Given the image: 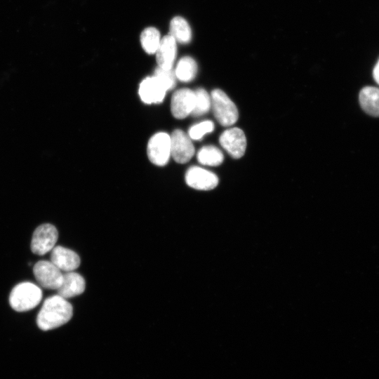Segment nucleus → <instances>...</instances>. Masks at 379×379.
Instances as JSON below:
<instances>
[{
  "label": "nucleus",
  "instance_id": "0eeeda50",
  "mask_svg": "<svg viewBox=\"0 0 379 379\" xmlns=\"http://www.w3.org/2000/svg\"><path fill=\"white\" fill-rule=\"evenodd\" d=\"M170 136L171 154L173 159L179 164L188 162L194 154L192 139L180 129L175 130Z\"/></svg>",
  "mask_w": 379,
  "mask_h": 379
},
{
  "label": "nucleus",
  "instance_id": "5701e85b",
  "mask_svg": "<svg viewBox=\"0 0 379 379\" xmlns=\"http://www.w3.org/2000/svg\"><path fill=\"white\" fill-rule=\"evenodd\" d=\"M373 77L375 81L379 85V59L373 69Z\"/></svg>",
  "mask_w": 379,
  "mask_h": 379
},
{
  "label": "nucleus",
  "instance_id": "4468645a",
  "mask_svg": "<svg viewBox=\"0 0 379 379\" xmlns=\"http://www.w3.org/2000/svg\"><path fill=\"white\" fill-rule=\"evenodd\" d=\"M156 53L158 67L165 69H172L177 53L175 40L170 34L163 37Z\"/></svg>",
  "mask_w": 379,
  "mask_h": 379
},
{
  "label": "nucleus",
  "instance_id": "a211bd4d",
  "mask_svg": "<svg viewBox=\"0 0 379 379\" xmlns=\"http://www.w3.org/2000/svg\"><path fill=\"white\" fill-rule=\"evenodd\" d=\"M175 74L176 78L182 82L192 81L197 72V65L191 57H183L178 62Z\"/></svg>",
  "mask_w": 379,
  "mask_h": 379
},
{
  "label": "nucleus",
  "instance_id": "dca6fc26",
  "mask_svg": "<svg viewBox=\"0 0 379 379\" xmlns=\"http://www.w3.org/2000/svg\"><path fill=\"white\" fill-rule=\"evenodd\" d=\"M170 35L181 44H187L190 41L192 32L187 22L182 17H175L170 23Z\"/></svg>",
  "mask_w": 379,
  "mask_h": 379
},
{
  "label": "nucleus",
  "instance_id": "ddd939ff",
  "mask_svg": "<svg viewBox=\"0 0 379 379\" xmlns=\"http://www.w3.org/2000/svg\"><path fill=\"white\" fill-rule=\"evenodd\" d=\"M86 288L84 277L73 271L63 274L60 286L57 289L58 294L67 299L81 294Z\"/></svg>",
  "mask_w": 379,
  "mask_h": 379
},
{
  "label": "nucleus",
  "instance_id": "412c9836",
  "mask_svg": "<svg viewBox=\"0 0 379 379\" xmlns=\"http://www.w3.org/2000/svg\"><path fill=\"white\" fill-rule=\"evenodd\" d=\"M163 85L166 91L171 90L175 86L176 76L172 69H165L159 67H157L154 75Z\"/></svg>",
  "mask_w": 379,
  "mask_h": 379
},
{
  "label": "nucleus",
  "instance_id": "f03ea898",
  "mask_svg": "<svg viewBox=\"0 0 379 379\" xmlns=\"http://www.w3.org/2000/svg\"><path fill=\"white\" fill-rule=\"evenodd\" d=\"M42 291L32 282H22L16 285L9 296L11 307L17 312H26L34 308L41 302Z\"/></svg>",
  "mask_w": 379,
  "mask_h": 379
},
{
  "label": "nucleus",
  "instance_id": "20e7f679",
  "mask_svg": "<svg viewBox=\"0 0 379 379\" xmlns=\"http://www.w3.org/2000/svg\"><path fill=\"white\" fill-rule=\"evenodd\" d=\"M147 153L149 161L159 166L166 165L171 154V136L165 132H159L148 141Z\"/></svg>",
  "mask_w": 379,
  "mask_h": 379
},
{
  "label": "nucleus",
  "instance_id": "f3484780",
  "mask_svg": "<svg viewBox=\"0 0 379 379\" xmlns=\"http://www.w3.org/2000/svg\"><path fill=\"white\" fill-rule=\"evenodd\" d=\"M197 157L201 164L209 166H219L224 160V156L221 150L213 145L202 147L198 151Z\"/></svg>",
  "mask_w": 379,
  "mask_h": 379
},
{
  "label": "nucleus",
  "instance_id": "39448f33",
  "mask_svg": "<svg viewBox=\"0 0 379 379\" xmlns=\"http://www.w3.org/2000/svg\"><path fill=\"white\" fill-rule=\"evenodd\" d=\"M58 237V230L53 225L43 224L39 226L32 235V251L39 255L46 254L55 247Z\"/></svg>",
  "mask_w": 379,
  "mask_h": 379
},
{
  "label": "nucleus",
  "instance_id": "f257e3e1",
  "mask_svg": "<svg viewBox=\"0 0 379 379\" xmlns=\"http://www.w3.org/2000/svg\"><path fill=\"white\" fill-rule=\"evenodd\" d=\"M72 314V306L67 299L55 295L44 300L38 313L36 324L43 331L54 329L68 322Z\"/></svg>",
  "mask_w": 379,
  "mask_h": 379
},
{
  "label": "nucleus",
  "instance_id": "1a4fd4ad",
  "mask_svg": "<svg viewBox=\"0 0 379 379\" xmlns=\"http://www.w3.org/2000/svg\"><path fill=\"white\" fill-rule=\"evenodd\" d=\"M194 105V91L189 88H181L174 92L172 95L171 111L176 119H182L192 114Z\"/></svg>",
  "mask_w": 379,
  "mask_h": 379
},
{
  "label": "nucleus",
  "instance_id": "9d476101",
  "mask_svg": "<svg viewBox=\"0 0 379 379\" xmlns=\"http://www.w3.org/2000/svg\"><path fill=\"white\" fill-rule=\"evenodd\" d=\"M188 186L198 190H211L218 184V178L213 172L199 166H191L185 173Z\"/></svg>",
  "mask_w": 379,
  "mask_h": 379
},
{
  "label": "nucleus",
  "instance_id": "423d86ee",
  "mask_svg": "<svg viewBox=\"0 0 379 379\" xmlns=\"http://www.w3.org/2000/svg\"><path fill=\"white\" fill-rule=\"evenodd\" d=\"M33 272L39 284L44 288L58 289L62 284L63 274L51 261H38L34 266Z\"/></svg>",
  "mask_w": 379,
  "mask_h": 379
},
{
  "label": "nucleus",
  "instance_id": "aec40b11",
  "mask_svg": "<svg viewBox=\"0 0 379 379\" xmlns=\"http://www.w3.org/2000/svg\"><path fill=\"white\" fill-rule=\"evenodd\" d=\"M195 93V105L192 113L193 117H200L206 114L211 107V95L207 91L199 88L194 91Z\"/></svg>",
  "mask_w": 379,
  "mask_h": 379
},
{
  "label": "nucleus",
  "instance_id": "6e6552de",
  "mask_svg": "<svg viewBox=\"0 0 379 379\" xmlns=\"http://www.w3.org/2000/svg\"><path fill=\"white\" fill-rule=\"evenodd\" d=\"M221 146L233 158L243 157L246 147V139L244 131L239 128H231L225 130L220 136Z\"/></svg>",
  "mask_w": 379,
  "mask_h": 379
},
{
  "label": "nucleus",
  "instance_id": "f8f14e48",
  "mask_svg": "<svg viewBox=\"0 0 379 379\" xmlns=\"http://www.w3.org/2000/svg\"><path fill=\"white\" fill-rule=\"evenodd\" d=\"M51 262L61 271L71 272L80 265L79 255L71 249L57 246L51 250Z\"/></svg>",
  "mask_w": 379,
  "mask_h": 379
},
{
  "label": "nucleus",
  "instance_id": "6ab92c4d",
  "mask_svg": "<svg viewBox=\"0 0 379 379\" xmlns=\"http://www.w3.org/2000/svg\"><path fill=\"white\" fill-rule=\"evenodd\" d=\"M160 41V34L154 27L146 28L140 36L142 46L144 51L149 54L157 52Z\"/></svg>",
  "mask_w": 379,
  "mask_h": 379
},
{
  "label": "nucleus",
  "instance_id": "9b49d317",
  "mask_svg": "<svg viewBox=\"0 0 379 379\" xmlns=\"http://www.w3.org/2000/svg\"><path fill=\"white\" fill-rule=\"evenodd\" d=\"M166 91L154 76L144 79L140 84L138 89L141 100L149 105L161 102L165 98Z\"/></svg>",
  "mask_w": 379,
  "mask_h": 379
},
{
  "label": "nucleus",
  "instance_id": "4be33fe9",
  "mask_svg": "<svg viewBox=\"0 0 379 379\" xmlns=\"http://www.w3.org/2000/svg\"><path fill=\"white\" fill-rule=\"evenodd\" d=\"M213 130L214 124L210 120H206L191 126L187 134L192 140H199Z\"/></svg>",
  "mask_w": 379,
  "mask_h": 379
},
{
  "label": "nucleus",
  "instance_id": "2eb2a0df",
  "mask_svg": "<svg viewBox=\"0 0 379 379\" xmlns=\"http://www.w3.org/2000/svg\"><path fill=\"white\" fill-rule=\"evenodd\" d=\"M361 109L368 115L379 117V88L374 86L363 88L359 95Z\"/></svg>",
  "mask_w": 379,
  "mask_h": 379
},
{
  "label": "nucleus",
  "instance_id": "7ed1b4c3",
  "mask_svg": "<svg viewBox=\"0 0 379 379\" xmlns=\"http://www.w3.org/2000/svg\"><path fill=\"white\" fill-rule=\"evenodd\" d=\"M211 98L214 116L220 125L230 126L237 122L238 109L225 92L215 89L211 92Z\"/></svg>",
  "mask_w": 379,
  "mask_h": 379
}]
</instances>
